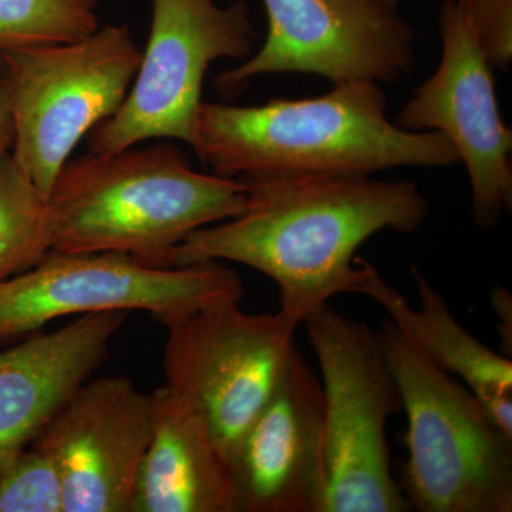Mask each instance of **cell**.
<instances>
[{
    "label": "cell",
    "mask_w": 512,
    "mask_h": 512,
    "mask_svg": "<svg viewBox=\"0 0 512 512\" xmlns=\"http://www.w3.org/2000/svg\"><path fill=\"white\" fill-rule=\"evenodd\" d=\"M247 207L192 232L171 266L234 262L268 276L279 311L302 325L340 293H356L365 276L357 251L383 231L412 234L429 202L413 181L365 174L264 173L239 177Z\"/></svg>",
    "instance_id": "obj_1"
},
{
    "label": "cell",
    "mask_w": 512,
    "mask_h": 512,
    "mask_svg": "<svg viewBox=\"0 0 512 512\" xmlns=\"http://www.w3.org/2000/svg\"><path fill=\"white\" fill-rule=\"evenodd\" d=\"M192 150L227 178L264 173L372 175L397 167L460 163L437 131L403 130L387 117L380 83L335 84L330 92L259 106L204 103Z\"/></svg>",
    "instance_id": "obj_2"
},
{
    "label": "cell",
    "mask_w": 512,
    "mask_h": 512,
    "mask_svg": "<svg viewBox=\"0 0 512 512\" xmlns=\"http://www.w3.org/2000/svg\"><path fill=\"white\" fill-rule=\"evenodd\" d=\"M247 207L238 178L202 174L171 144L67 161L49 198L52 251L120 252L171 266L188 235Z\"/></svg>",
    "instance_id": "obj_3"
},
{
    "label": "cell",
    "mask_w": 512,
    "mask_h": 512,
    "mask_svg": "<svg viewBox=\"0 0 512 512\" xmlns=\"http://www.w3.org/2000/svg\"><path fill=\"white\" fill-rule=\"evenodd\" d=\"M379 335L407 417L400 487L410 510L511 512L512 437L390 320Z\"/></svg>",
    "instance_id": "obj_4"
},
{
    "label": "cell",
    "mask_w": 512,
    "mask_h": 512,
    "mask_svg": "<svg viewBox=\"0 0 512 512\" xmlns=\"http://www.w3.org/2000/svg\"><path fill=\"white\" fill-rule=\"evenodd\" d=\"M325 402L326 512H407L386 427L402 399L379 330L328 305L305 320Z\"/></svg>",
    "instance_id": "obj_5"
},
{
    "label": "cell",
    "mask_w": 512,
    "mask_h": 512,
    "mask_svg": "<svg viewBox=\"0 0 512 512\" xmlns=\"http://www.w3.org/2000/svg\"><path fill=\"white\" fill-rule=\"evenodd\" d=\"M3 55L15 127L12 154L49 198L74 147L123 106L143 50L126 25H109L73 42Z\"/></svg>",
    "instance_id": "obj_6"
},
{
    "label": "cell",
    "mask_w": 512,
    "mask_h": 512,
    "mask_svg": "<svg viewBox=\"0 0 512 512\" xmlns=\"http://www.w3.org/2000/svg\"><path fill=\"white\" fill-rule=\"evenodd\" d=\"M234 269L210 261L154 266L120 252H56L0 282V345L52 320L110 311H144L165 326L212 303L241 301Z\"/></svg>",
    "instance_id": "obj_7"
},
{
    "label": "cell",
    "mask_w": 512,
    "mask_h": 512,
    "mask_svg": "<svg viewBox=\"0 0 512 512\" xmlns=\"http://www.w3.org/2000/svg\"><path fill=\"white\" fill-rule=\"evenodd\" d=\"M151 2L150 37L136 79L119 111L93 128L89 153H116L147 140L192 147L205 73L217 60L251 55L255 33L244 2Z\"/></svg>",
    "instance_id": "obj_8"
},
{
    "label": "cell",
    "mask_w": 512,
    "mask_h": 512,
    "mask_svg": "<svg viewBox=\"0 0 512 512\" xmlns=\"http://www.w3.org/2000/svg\"><path fill=\"white\" fill-rule=\"evenodd\" d=\"M239 303H212L165 326V384L200 410L229 467L284 376L299 326L279 309L248 313Z\"/></svg>",
    "instance_id": "obj_9"
},
{
    "label": "cell",
    "mask_w": 512,
    "mask_h": 512,
    "mask_svg": "<svg viewBox=\"0 0 512 512\" xmlns=\"http://www.w3.org/2000/svg\"><path fill=\"white\" fill-rule=\"evenodd\" d=\"M439 29V67L414 90L394 123L448 138L466 165L473 220L490 229L512 208V130L501 119L494 69L478 43L466 0H444Z\"/></svg>",
    "instance_id": "obj_10"
},
{
    "label": "cell",
    "mask_w": 512,
    "mask_h": 512,
    "mask_svg": "<svg viewBox=\"0 0 512 512\" xmlns=\"http://www.w3.org/2000/svg\"><path fill=\"white\" fill-rule=\"evenodd\" d=\"M264 45L215 79L232 93L265 74L306 73L333 84L393 83L412 73L416 32L382 0H262Z\"/></svg>",
    "instance_id": "obj_11"
},
{
    "label": "cell",
    "mask_w": 512,
    "mask_h": 512,
    "mask_svg": "<svg viewBox=\"0 0 512 512\" xmlns=\"http://www.w3.org/2000/svg\"><path fill=\"white\" fill-rule=\"evenodd\" d=\"M151 433V394L103 376L86 380L32 444L59 468L63 512H131Z\"/></svg>",
    "instance_id": "obj_12"
},
{
    "label": "cell",
    "mask_w": 512,
    "mask_h": 512,
    "mask_svg": "<svg viewBox=\"0 0 512 512\" xmlns=\"http://www.w3.org/2000/svg\"><path fill=\"white\" fill-rule=\"evenodd\" d=\"M231 473L238 512H326L322 382L298 349L239 444Z\"/></svg>",
    "instance_id": "obj_13"
},
{
    "label": "cell",
    "mask_w": 512,
    "mask_h": 512,
    "mask_svg": "<svg viewBox=\"0 0 512 512\" xmlns=\"http://www.w3.org/2000/svg\"><path fill=\"white\" fill-rule=\"evenodd\" d=\"M127 313L82 315L0 352V477L106 360Z\"/></svg>",
    "instance_id": "obj_14"
},
{
    "label": "cell",
    "mask_w": 512,
    "mask_h": 512,
    "mask_svg": "<svg viewBox=\"0 0 512 512\" xmlns=\"http://www.w3.org/2000/svg\"><path fill=\"white\" fill-rule=\"evenodd\" d=\"M151 402L153 433L131 512H238L231 467L200 410L167 384Z\"/></svg>",
    "instance_id": "obj_15"
},
{
    "label": "cell",
    "mask_w": 512,
    "mask_h": 512,
    "mask_svg": "<svg viewBox=\"0 0 512 512\" xmlns=\"http://www.w3.org/2000/svg\"><path fill=\"white\" fill-rule=\"evenodd\" d=\"M363 265L365 276L356 293L373 299L430 362L466 384L501 430L512 437L511 357L498 355L468 333L416 266L412 275L419 308H413L369 261L363 259Z\"/></svg>",
    "instance_id": "obj_16"
},
{
    "label": "cell",
    "mask_w": 512,
    "mask_h": 512,
    "mask_svg": "<svg viewBox=\"0 0 512 512\" xmlns=\"http://www.w3.org/2000/svg\"><path fill=\"white\" fill-rule=\"evenodd\" d=\"M52 251L47 198L12 151L0 156V282L33 268Z\"/></svg>",
    "instance_id": "obj_17"
},
{
    "label": "cell",
    "mask_w": 512,
    "mask_h": 512,
    "mask_svg": "<svg viewBox=\"0 0 512 512\" xmlns=\"http://www.w3.org/2000/svg\"><path fill=\"white\" fill-rule=\"evenodd\" d=\"M99 29L86 0H0V49L73 42Z\"/></svg>",
    "instance_id": "obj_18"
},
{
    "label": "cell",
    "mask_w": 512,
    "mask_h": 512,
    "mask_svg": "<svg viewBox=\"0 0 512 512\" xmlns=\"http://www.w3.org/2000/svg\"><path fill=\"white\" fill-rule=\"evenodd\" d=\"M0 512H63V483L53 458L36 444L0 477Z\"/></svg>",
    "instance_id": "obj_19"
},
{
    "label": "cell",
    "mask_w": 512,
    "mask_h": 512,
    "mask_svg": "<svg viewBox=\"0 0 512 512\" xmlns=\"http://www.w3.org/2000/svg\"><path fill=\"white\" fill-rule=\"evenodd\" d=\"M466 6L488 62L505 72L512 62V0H466Z\"/></svg>",
    "instance_id": "obj_20"
},
{
    "label": "cell",
    "mask_w": 512,
    "mask_h": 512,
    "mask_svg": "<svg viewBox=\"0 0 512 512\" xmlns=\"http://www.w3.org/2000/svg\"><path fill=\"white\" fill-rule=\"evenodd\" d=\"M13 140H15V127H13L8 74H6L5 55L0 49V156L12 151Z\"/></svg>",
    "instance_id": "obj_21"
},
{
    "label": "cell",
    "mask_w": 512,
    "mask_h": 512,
    "mask_svg": "<svg viewBox=\"0 0 512 512\" xmlns=\"http://www.w3.org/2000/svg\"><path fill=\"white\" fill-rule=\"evenodd\" d=\"M491 305H493L494 312L500 316L501 325L503 328L500 329L501 338H503L504 356H511L512 348V299L510 293L505 291L504 288H494L491 291Z\"/></svg>",
    "instance_id": "obj_22"
},
{
    "label": "cell",
    "mask_w": 512,
    "mask_h": 512,
    "mask_svg": "<svg viewBox=\"0 0 512 512\" xmlns=\"http://www.w3.org/2000/svg\"><path fill=\"white\" fill-rule=\"evenodd\" d=\"M382 2L387 3V5L394 6V8H397V3H399V0H382Z\"/></svg>",
    "instance_id": "obj_23"
},
{
    "label": "cell",
    "mask_w": 512,
    "mask_h": 512,
    "mask_svg": "<svg viewBox=\"0 0 512 512\" xmlns=\"http://www.w3.org/2000/svg\"><path fill=\"white\" fill-rule=\"evenodd\" d=\"M86 2H89V3H90V5H93V6H94V3H96V2H97V0H86Z\"/></svg>",
    "instance_id": "obj_24"
}]
</instances>
